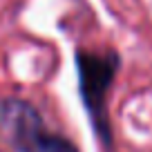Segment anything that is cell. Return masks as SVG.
Returning a JSON list of instances; mask_svg holds the SVG:
<instances>
[{"mask_svg": "<svg viewBox=\"0 0 152 152\" xmlns=\"http://www.w3.org/2000/svg\"><path fill=\"white\" fill-rule=\"evenodd\" d=\"M0 130L18 152H76L72 141L47 130L38 110L23 99L0 103Z\"/></svg>", "mask_w": 152, "mask_h": 152, "instance_id": "cell-1", "label": "cell"}, {"mask_svg": "<svg viewBox=\"0 0 152 152\" xmlns=\"http://www.w3.org/2000/svg\"><path fill=\"white\" fill-rule=\"evenodd\" d=\"M76 67H78V85H81V96L85 103L90 119L94 123L96 132L101 134L105 143H110V121H107V90L114 81L119 58L116 54H92V52H78L76 56Z\"/></svg>", "mask_w": 152, "mask_h": 152, "instance_id": "cell-2", "label": "cell"}]
</instances>
